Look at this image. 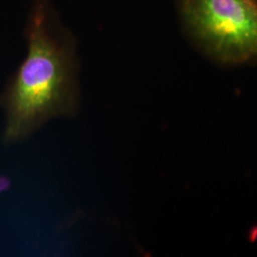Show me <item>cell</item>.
<instances>
[{"label": "cell", "mask_w": 257, "mask_h": 257, "mask_svg": "<svg viewBox=\"0 0 257 257\" xmlns=\"http://www.w3.org/2000/svg\"><path fill=\"white\" fill-rule=\"evenodd\" d=\"M25 39V57L0 92L6 146L26 141L51 121L74 118L80 110L76 41L53 0H31Z\"/></svg>", "instance_id": "cell-1"}, {"label": "cell", "mask_w": 257, "mask_h": 257, "mask_svg": "<svg viewBox=\"0 0 257 257\" xmlns=\"http://www.w3.org/2000/svg\"><path fill=\"white\" fill-rule=\"evenodd\" d=\"M177 11L186 35L211 60L257 64V0H177Z\"/></svg>", "instance_id": "cell-2"}]
</instances>
